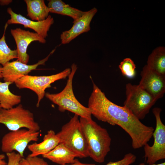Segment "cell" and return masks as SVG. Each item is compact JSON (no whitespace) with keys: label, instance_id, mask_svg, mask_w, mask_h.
Instances as JSON below:
<instances>
[{"label":"cell","instance_id":"obj_1","mask_svg":"<svg viewBox=\"0 0 165 165\" xmlns=\"http://www.w3.org/2000/svg\"><path fill=\"white\" fill-rule=\"evenodd\" d=\"M88 107L98 120L112 126L118 125L130 137L134 149L140 148L149 141L154 131L146 126L124 106L109 100L105 93L93 82V89L88 101Z\"/></svg>","mask_w":165,"mask_h":165},{"label":"cell","instance_id":"obj_2","mask_svg":"<svg viewBox=\"0 0 165 165\" xmlns=\"http://www.w3.org/2000/svg\"><path fill=\"white\" fill-rule=\"evenodd\" d=\"M79 120L86 140L89 156L96 162L103 163L110 150L111 139L108 132L92 118L80 117Z\"/></svg>","mask_w":165,"mask_h":165},{"label":"cell","instance_id":"obj_3","mask_svg":"<svg viewBox=\"0 0 165 165\" xmlns=\"http://www.w3.org/2000/svg\"><path fill=\"white\" fill-rule=\"evenodd\" d=\"M77 65L73 64L71 67V72L64 88L57 94L46 93V97L58 106L59 110L61 112L68 111L81 117L91 118L90 110L87 107L83 106L77 100L74 94L72 82L74 75L77 69Z\"/></svg>","mask_w":165,"mask_h":165},{"label":"cell","instance_id":"obj_4","mask_svg":"<svg viewBox=\"0 0 165 165\" xmlns=\"http://www.w3.org/2000/svg\"><path fill=\"white\" fill-rule=\"evenodd\" d=\"M79 116L75 114L56 134L59 143L64 145L77 157L86 158L89 157L87 145Z\"/></svg>","mask_w":165,"mask_h":165},{"label":"cell","instance_id":"obj_5","mask_svg":"<svg viewBox=\"0 0 165 165\" xmlns=\"http://www.w3.org/2000/svg\"><path fill=\"white\" fill-rule=\"evenodd\" d=\"M126 99L123 106L139 120L143 119L157 101L138 85H126Z\"/></svg>","mask_w":165,"mask_h":165},{"label":"cell","instance_id":"obj_6","mask_svg":"<svg viewBox=\"0 0 165 165\" xmlns=\"http://www.w3.org/2000/svg\"><path fill=\"white\" fill-rule=\"evenodd\" d=\"M0 124L4 125L10 131L23 128L35 131L40 129L33 114L21 104L9 109H0Z\"/></svg>","mask_w":165,"mask_h":165},{"label":"cell","instance_id":"obj_7","mask_svg":"<svg viewBox=\"0 0 165 165\" xmlns=\"http://www.w3.org/2000/svg\"><path fill=\"white\" fill-rule=\"evenodd\" d=\"M70 68H67L56 74L48 76H32L27 75L23 76L16 81L14 83L19 89H28L36 94L38 99L36 106L44 97L46 89L50 87L51 84L55 82L68 77L71 72Z\"/></svg>","mask_w":165,"mask_h":165},{"label":"cell","instance_id":"obj_8","mask_svg":"<svg viewBox=\"0 0 165 165\" xmlns=\"http://www.w3.org/2000/svg\"><path fill=\"white\" fill-rule=\"evenodd\" d=\"M161 109L155 107L152 110L156 121V127L152 134L154 141L150 146L148 143L144 146V157L149 165L155 164L158 161L165 159V125L160 116Z\"/></svg>","mask_w":165,"mask_h":165},{"label":"cell","instance_id":"obj_9","mask_svg":"<svg viewBox=\"0 0 165 165\" xmlns=\"http://www.w3.org/2000/svg\"><path fill=\"white\" fill-rule=\"evenodd\" d=\"M39 134V131L25 128L10 131L5 134L2 138L1 150L6 154L16 151L23 158L24 151L29 143L37 141Z\"/></svg>","mask_w":165,"mask_h":165},{"label":"cell","instance_id":"obj_10","mask_svg":"<svg viewBox=\"0 0 165 165\" xmlns=\"http://www.w3.org/2000/svg\"><path fill=\"white\" fill-rule=\"evenodd\" d=\"M139 86L150 94L156 101L165 93V76L152 70L146 64L141 72Z\"/></svg>","mask_w":165,"mask_h":165},{"label":"cell","instance_id":"obj_11","mask_svg":"<svg viewBox=\"0 0 165 165\" xmlns=\"http://www.w3.org/2000/svg\"><path fill=\"white\" fill-rule=\"evenodd\" d=\"M11 35L16 45L17 60L25 64H28L29 57L27 53V48L32 42L38 41L40 43L46 42L44 38L36 32H30L20 28L11 29Z\"/></svg>","mask_w":165,"mask_h":165},{"label":"cell","instance_id":"obj_12","mask_svg":"<svg viewBox=\"0 0 165 165\" xmlns=\"http://www.w3.org/2000/svg\"><path fill=\"white\" fill-rule=\"evenodd\" d=\"M54 51L55 50H53L46 58L34 64L28 65L17 60L7 63L2 67V76L4 82L14 83L21 77L28 75L31 71L36 70L39 65H44Z\"/></svg>","mask_w":165,"mask_h":165},{"label":"cell","instance_id":"obj_13","mask_svg":"<svg viewBox=\"0 0 165 165\" xmlns=\"http://www.w3.org/2000/svg\"><path fill=\"white\" fill-rule=\"evenodd\" d=\"M7 12L10 15V18L6 23L8 24H19L22 25L25 28L34 30L41 37L45 39L48 36V32L54 22V19L49 15L45 20L41 21H36L29 20L20 14L14 12L11 8H8Z\"/></svg>","mask_w":165,"mask_h":165},{"label":"cell","instance_id":"obj_14","mask_svg":"<svg viewBox=\"0 0 165 165\" xmlns=\"http://www.w3.org/2000/svg\"><path fill=\"white\" fill-rule=\"evenodd\" d=\"M97 12V9L94 7L86 11L78 19L73 21V24L71 28L68 30L62 32L61 34V43L63 44H68L79 35L90 31L91 22Z\"/></svg>","mask_w":165,"mask_h":165},{"label":"cell","instance_id":"obj_15","mask_svg":"<svg viewBox=\"0 0 165 165\" xmlns=\"http://www.w3.org/2000/svg\"><path fill=\"white\" fill-rule=\"evenodd\" d=\"M42 142L28 145V148L31 153L28 156L31 157L45 155L53 150L60 143L56 134L52 130H48L44 135Z\"/></svg>","mask_w":165,"mask_h":165},{"label":"cell","instance_id":"obj_16","mask_svg":"<svg viewBox=\"0 0 165 165\" xmlns=\"http://www.w3.org/2000/svg\"><path fill=\"white\" fill-rule=\"evenodd\" d=\"M42 156L59 165L72 163L74 162L75 157H77L73 152L61 143Z\"/></svg>","mask_w":165,"mask_h":165},{"label":"cell","instance_id":"obj_17","mask_svg":"<svg viewBox=\"0 0 165 165\" xmlns=\"http://www.w3.org/2000/svg\"><path fill=\"white\" fill-rule=\"evenodd\" d=\"M50 12L66 16L75 21L86 12L71 7L61 0H50L48 4Z\"/></svg>","mask_w":165,"mask_h":165},{"label":"cell","instance_id":"obj_18","mask_svg":"<svg viewBox=\"0 0 165 165\" xmlns=\"http://www.w3.org/2000/svg\"><path fill=\"white\" fill-rule=\"evenodd\" d=\"M27 14L31 20L41 21L46 19L49 15V9L43 0H25Z\"/></svg>","mask_w":165,"mask_h":165},{"label":"cell","instance_id":"obj_19","mask_svg":"<svg viewBox=\"0 0 165 165\" xmlns=\"http://www.w3.org/2000/svg\"><path fill=\"white\" fill-rule=\"evenodd\" d=\"M13 83L9 82L0 81V105L1 108L9 109L20 104L21 96L12 93L9 86Z\"/></svg>","mask_w":165,"mask_h":165},{"label":"cell","instance_id":"obj_20","mask_svg":"<svg viewBox=\"0 0 165 165\" xmlns=\"http://www.w3.org/2000/svg\"><path fill=\"white\" fill-rule=\"evenodd\" d=\"M151 68L165 76V48L159 46L155 49L148 57L147 64Z\"/></svg>","mask_w":165,"mask_h":165},{"label":"cell","instance_id":"obj_21","mask_svg":"<svg viewBox=\"0 0 165 165\" xmlns=\"http://www.w3.org/2000/svg\"><path fill=\"white\" fill-rule=\"evenodd\" d=\"M8 24L6 23L3 35L0 39V64L2 66L12 60L17 58L16 50H12L7 45L5 39V32Z\"/></svg>","mask_w":165,"mask_h":165},{"label":"cell","instance_id":"obj_22","mask_svg":"<svg viewBox=\"0 0 165 165\" xmlns=\"http://www.w3.org/2000/svg\"><path fill=\"white\" fill-rule=\"evenodd\" d=\"M119 68L122 75L127 78L132 79L136 75V65L130 58H124L120 63Z\"/></svg>","mask_w":165,"mask_h":165},{"label":"cell","instance_id":"obj_23","mask_svg":"<svg viewBox=\"0 0 165 165\" xmlns=\"http://www.w3.org/2000/svg\"><path fill=\"white\" fill-rule=\"evenodd\" d=\"M136 156L129 152L126 154L121 160L115 162L110 161L105 165H130L135 162Z\"/></svg>","mask_w":165,"mask_h":165},{"label":"cell","instance_id":"obj_24","mask_svg":"<svg viewBox=\"0 0 165 165\" xmlns=\"http://www.w3.org/2000/svg\"><path fill=\"white\" fill-rule=\"evenodd\" d=\"M8 162L7 165H20V162L22 157L18 153L15 152L6 154Z\"/></svg>","mask_w":165,"mask_h":165},{"label":"cell","instance_id":"obj_25","mask_svg":"<svg viewBox=\"0 0 165 165\" xmlns=\"http://www.w3.org/2000/svg\"><path fill=\"white\" fill-rule=\"evenodd\" d=\"M26 159L30 165H49L43 159L38 156L31 157L28 156Z\"/></svg>","mask_w":165,"mask_h":165},{"label":"cell","instance_id":"obj_26","mask_svg":"<svg viewBox=\"0 0 165 165\" xmlns=\"http://www.w3.org/2000/svg\"><path fill=\"white\" fill-rule=\"evenodd\" d=\"M59 165H96L94 163H83L80 162L78 160L75 159L74 162L70 164H65Z\"/></svg>","mask_w":165,"mask_h":165},{"label":"cell","instance_id":"obj_27","mask_svg":"<svg viewBox=\"0 0 165 165\" xmlns=\"http://www.w3.org/2000/svg\"><path fill=\"white\" fill-rule=\"evenodd\" d=\"M5 156L3 154H0V165H7V163L5 161Z\"/></svg>","mask_w":165,"mask_h":165},{"label":"cell","instance_id":"obj_28","mask_svg":"<svg viewBox=\"0 0 165 165\" xmlns=\"http://www.w3.org/2000/svg\"><path fill=\"white\" fill-rule=\"evenodd\" d=\"M12 2L11 0H0V5L2 6L7 5L9 4Z\"/></svg>","mask_w":165,"mask_h":165},{"label":"cell","instance_id":"obj_29","mask_svg":"<svg viewBox=\"0 0 165 165\" xmlns=\"http://www.w3.org/2000/svg\"><path fill=\"white\" fill-rule=\"evenodd\" d=\"M20 165H30L26 159L22 158L20 162Z\"/></svg>","mask_w":165,"mask_h":165},{"label":"cell","instance_id":"obj_30","mask_svg":"<svg viewBox=\"0 0 165 165\" xmlns=\"http://www.w3.org/2000/svg\"><path fill=\"white\" fill-rule=\"evenodd\" d=\"M138 165H145L144 163H141L139 164ZM165 165V162L161 163H160L158 164H152L150 165Z\"/></svg>","mask_w":165,"mask_h":165},{"label":"cell","instance_id":"obj_31","mask_svg":"<svg viewBox=\"0 0 165 165\" xmlns=\"http://www.w3.org/2000/svg\"><path fill=\"white\" fill-rule=\"evenodd\" d=\"M2 67H0V78H2Z\"/></svg>","mask_w":165,"mask_h":165},{"label":"cell","instance_id":"obj_32","mask_svg":"<svg viewBox=\"0 0 165 165\" xmlns=\"http://www.w3.org/2000/svg\"><path fill=\"white\" fill-rule=\"evenodd\" d=\"M1 108V107L0 105V109Z\"/></svg>","mask_w":165,"mask_h":165}]
</instances>
